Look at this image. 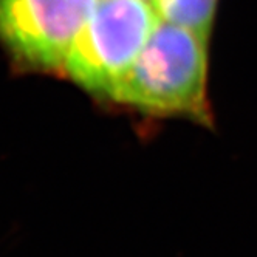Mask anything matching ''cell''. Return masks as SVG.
Instances as JSON below:
<instances>
[{
    "label": "cell",
    "instance_id": "obj_1",
    "mask_svg": "<svg viewBox=\"0 0 257 257\" xmlns=\"http://www.w3.org/2000/svg\"><path fill=\"white\" fill-rule=\"evenodd\" d=\"M208 42L161 19L110 99L143 115L186 118L209 127Z\"/></svg>",
    "mask_w": 257,
    "mask_h": 257
},
{
    "label": "cell",
    "instance_id": "obj_2",
    "mask_svg": "<svg viewBox=\"0 0 257 257\" xmlns=\"http://www.w3.org/2000/svg\"><path fill=\"white\" fill-rule=\"evenodd\" d=\"M160 21L152 0H98L62 70L84 90L110 98Z\"/></svg>",
    "mask_w": 257,
    "mask_h": 257
},
{
    "label": "cell",
    "instance_id": "obj_3",
    "mask_svg": "<svg viewBox=\"0 0 257 257\" xmlns=\"http://www.w3.org/2000/svg\"><path fill=\"white\" fill-rule=\"evenodd\" d=\"M98 0H0V39L24 62L62 70Z\"/></svg>",
    "mask_w": 257,
    "mask_h": 257
},
{
    "label": "cell",
    "instance_id": "obj_4",
    "mask_svg": "<svg viewBox=\"0 0 257 257\" xmlns=\"http://www.w3.org/2000/svg\"><path fill=\"white\" fill-rule=\"evenodd\" d=\"M160 17L189 28L209 41L218 0H152Z\"/></svg>",
    "mask_w": 257,
    "mask_h": 257
}]
</instances>
